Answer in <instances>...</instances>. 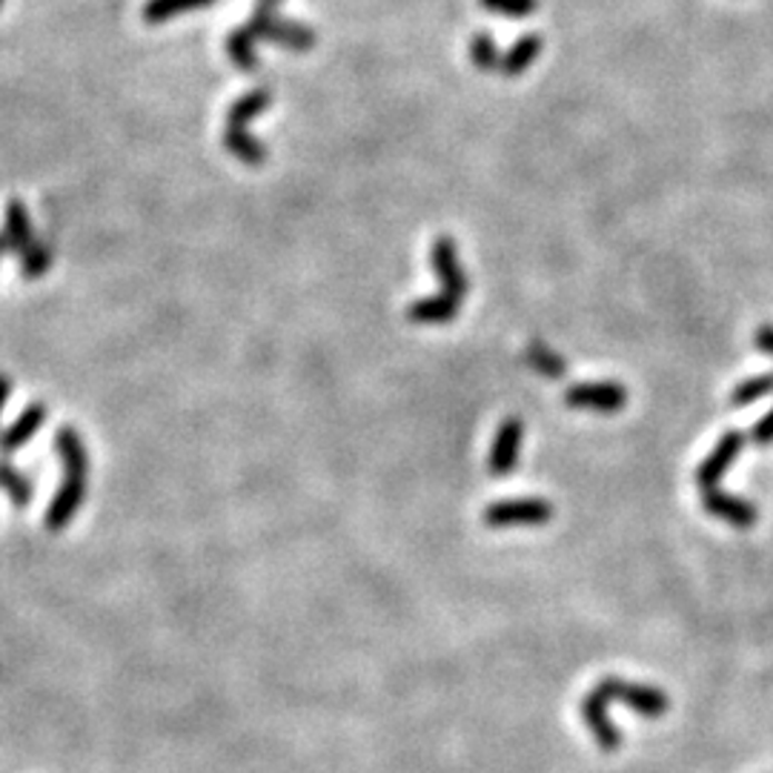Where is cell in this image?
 Listing matches in <instances>:
<instances>
[{"label":"cell","instance_id":"1","mask_svg":"<svg viewBox=\"0 0 773 773\" xmlns=\"http://www.w3.org/2000/svg\"><path fill=\"white\" fill-rule=\"evenodd\" d=\"M596 691H599L607 702H622V705L636 711L639 716H647V720H659V716H665L667 711H671L667 694H662L656 687L619 679V676H605V679L596 685Z\"/></svg>","mask_w":773,"mask_h":773},{"label":"cell","instance_id":"2","mask_svg":"<svg viewBox=\"0 0 773 773\" xmlns=\"http://www.w3.org/2000/svg\"><path fill=\"white\" fill-rule=\"evenodd\" d=\"M554 519V505L547 499H507L493 501L485 510V525L493 530H507V527H541Z\"/></svg>","mask_w":773,"mask_h":773},{"label":"cell","instance_id":"3","mask_svg":"<svg viewBox=\"0 0 773 773\" xmlns=\"http://www.w3.org/2000/svg\"><path fill=\"white\" fill-rule=\"evenodd\" d=\"M565 401L574 410L590 413H619L627 404V390L619 381H581L565 393Z\"/></svg>","mask_w":773,"mask_h":773},{"label":"cell","instance_id":"4","mask_svg":"<svg viewBox=\"0 0 773 773\" xmlns=\"http://www.w3.org/2000/svg\"><path fill=\"white\" fill-rule=\"evenodd\" d=\"M87 487H89V476L84 473H63V481H60L58 493H55L52 505L47 510V530L49 534H60L67 530L69 521L75 519V513L80 510L84 499H87Z\"/></svg>","mask_w":773,"mask_h":773},{"label":"cell","instance_id":"5","mask_svg":"<svg viewBox=\"0 0 773 773\" xmlns=\"http://www.w3.org/2000/svg\"><path fill=\"white\" fill-rule=\"evenodd\" d=\"M430 258H433L436 275H439V281H441V295H447L450 301L461 304V301H464V295H467V275H464V270H461L459 247H456V241L444 238V235H441V238H436Z\"/></svg>","mask_w":773,"mask_h":773},{"label":"cell","instance_id":"6","mask_svg":"<svg viewBox=\"0 0 773 773\" xmlns=\"http://www.w3.org/2000/svg\"><path fill=\"white\" fill-rule=\"evenodd\" d=\"M742 447H745V436H742L740 430H727V433L716 441L714 453L696 467V485H699L702 490H714L722 476L731 470V464L740 459Z\"/></svg>","mask_w":773,"mask_h":773},{"label":"cell","instance_id":"7","mask_svg":"<svg viewBox=\"0 0 773 773\" xmlns=\"http://www.w3.org/2000/svg\"><path fill=\"white\" fill-rule=\"evenodd\" d=\"M607 705H610V702H607L605 696H601L594 687L590 694H585L579 711H581V720H585V725L590 727V734H594V740L599 742L601 751H605V754H616V751L622 747V734H619V727L614 725V720H610V714H607Z\"/></svg>","mask_w":773,"mask_h":773},{"label":"cell","instance_id":"8","mask_svg":"<svg viewBox=\"0 0 773 773\" xmlns=\"http://www.w3.org/2000/svg\"><path fill=\"white\" fill-rule=\"evenodd\" d=\"M525 441V424L519 419H505L496 430L493 447H490V459L487 467L496 479H505L507 473H513V467L519 464V450Z\"/></svg>","mask_w":773,"mask_h":773},{"label":"cell","instance_id":"9","mask_svg":"<svg viewBox=\"0 0 773 773\" xmlns=\"http://www.w3.org/2000/svg\"><path fill=\"white\" fill-rule=\"evenodd\" d=\"M702 507H705L707 513H714L716 519L727 521V525L734 527H754L756 521V507L751 505V501L740 499V496L734 493H725V490H702Z\"/></svg>","mask_w":773,"mask_h":773},{"label":"cell","instance_id":"10","mask_svg":"<svg viewBox=\"0 0 773 773\" xmlns=\"http://www.w3.org/2000/svg\"><path fill=\"white\" fill-rule=\"evenodd\" d=\"M49 419V410L43 401H35V404H29L23 413L18 415V419L12 421V424L0 433V453H14V450H20V447L27 444L29 439H32L35 433H38L40 427L47 424Z\"/></svg>","mask_w":773,"mask_h":773},{"label":"cell","instance_id":"11","mask_svg":"<svg viewBox=\"0 0 773 773\" xmlns=\"http://www.w3.org/2000/svg\"><path fill=\"white\" fill-rule=\"evenodd\" d=\"M258 40H267V43H275V47L293 49V52H307V49L315 47V32L304 23H295V20H281L275 18L273 23L258 32Z\"/></svg>","mask_w":773,"mask_h":773},{"label":"cell","instance_id":"12","mask_svg":"<svg viewBox=\"0 0 773 773\" xmlns=\"http://www.w3.org/2000/svg\"><path fill=\"white\" fill-rule=\"evenodd\" d=\"M270 104H273V89L267 87H258L253 89V92L241 95L233 107H229L227 129H224V133H249V120L258 118Z\"/></svg>","mask_w":773,"mask_h":773},{"label":"cell","instance_id":"13","mask_svg":"<svg viewBox=\"0 0 773 773\" xmlns=\"http://www.w3.org/2000/svg\"><path fill=\"white\" fill-rule=\"evenodd\" d=\"M3 235H7V244H9V253L14 255H23L29 253V249L38 244L32 235V221H29L27 207H23V200L12 198L7 207V229H3Z\"/></svg>","mask_w":773,"mask_h":773},{"label":"cell","instance_id":"14","mask_svg":"<svg viewBox=\"0 0 773 773\" xmlns=\"http://www.w3.org/2000/svg\"><path fill=\"white\" fill-rule=\"evenodd\" d=\"M55 450H58V459L63 464V473L89 476V453L72 424H63L55 433Z\"/></svg>","mask_w":773,"mask_h":773},{"label":"cell","instance_id":"15","mask_svg":"<svg viewBox=\"0 0 773 773\" xmlns=\"http://www.w3.org/2000/svg\"><path fill=\"white\" fill-rule=\"evenodd\" d=\"M539 52H541L539 35H521L513 47L507 49V55H501L499 72L507 75V78H516V75H521V72H527V69H530V63L539 58Z\"/></svg>","mask_w":773,"mask_h":773},{"label":"cell","instance_id":"16","mask_svg":"<svg viewBox=\"0 0 773 773\" xmlns=\"http://www.w3.org/2000/svg\"><path fill=\"white\" fill-rule=\"evenodd\" d=\"M459 307L461 304L450 301L447 295H433V299L415 301L407 315H410V321H415V324H447V321L456 319Z\"/></svg>","mask_w":773,"mask_h":773},{"label":"cell","instance_id":"17","mask_svg":"<svg viewBox=\"0 0 773 773\" xmlns=\"http://www.w3.org/2000/svg\"><path fill=\"white\" fill-rule=\"evenodd\" d=\"M215 0H147L144 3V20L149 27H158V23H167L175 14L193 12V9H207L213 7Z\"/></svg>","mask_w":773,"mask_h":773},{"label":"cell","instance_id":"18","mask_svg":"<svg viewBox=\"0 0 773 773\" xmlns=\"http://www.w3.org/2000/svg\"><path fill=\"white\" fill-rule=\"evenodd\" d=\"M525 361L536 370V373L547 375V379H559V375H565L567 370L565 359H561L556 350L547 348V344H541V341H530V344H527Z\"/></svg>","mask_w":773,"mask_h":773},{"label":"cell","instance_id":"19","mask_svg":"<svg viewBox=\"0 0 773 773\" xmlns=\"http://www.w3.org/2000/svg\"><path fill=\"white\" fill-rule=\"evenodd\" d=\"M0 487L7 490L9 501H12L18 510L29 507V501H32V481L20 473L18 467L9 464V461H0Z\"/></svg>","mask_w":773,"mask_h":773},{"label":"cell","instance_id":"20","mask_svg":"<svg viewBox=\"0 0 773 773\" xmlns=\"http://www.w3.org/2000/svg\"><path fill=\"white\" fill-rule=\"evenodd\" d=\"M470 60L481 72H499L501 67V52L496 47V40L490 32H476L470 38Z\"/></svg>","mask_w":773,"mask_h":773},{"label":"cell","instance_id":"21","mask_svg":"<svg viewBox=\"0 0 773 773\" xmlns=\"http://www.w3.org/2000/svg\"><path fill=\"white\" fill-rule=\"evenodd\" d=\"M767 393H773V373H765V375H756V379L742 381L734 393H731V404L747 407V404H754V401H760L762 395H767Z\"/></svg>","mask_w":773,"mask_h":773},{"label":"cell","instance_id":"22","mask_svg":"<svg viewBox=\"0 0 773 773\" xmlns=\"http://www.w3.org/2000/svg\"><path fill=\"white\" fill-rule=\"evenodd\" d=\"M487 12H499L507 18H527L539 9V0H479Z\"/></svg>","mask_w":773,"mask_h":773},{"label":"cell","instance_id":"23","mask_svg":"<svg viewBox=\"0 0 773 773\" xmlns=\"http://www.w3.org/2000/svg\"><path fill=\"white\" fill-rule=\"evenodd\" d=\"M20 261H23V278L32 281V278H40V275L47 273L49 261H52V253H49V249L38 241V244H35V247L29 249V253L23 255Z\"/></svg>","mask_w":773,"mask_h":773},{"label":"cell","instance_id":"24","mask_svg":"<svg viewBox=\"0 0 773 773\" xmlns=\"http://www.w3.org/2000/svg\"><path fill=\"white\" fill-rule=\"evenodd\" d=\"M751 439H754L756 444H771V441H773V410L767 415H762L760 421H756Z\"/></svg>","mask_w":773,"mask_h":773},{"label":"cell","instance_id":"25","mask_svg":"<svg viewBox=\"0 0 773 773\" xmlns=\"http://www.w3.org/2000/svg\"><path fill=\"white\" fill-rule=\"evenodd\" d=\"M278 7H281V0H258V3H255V9H253V18H249V20H273V18H278Z\"/></svg>","mask_w":773,"mask_h":773},{"label":"cell","instance_id":"26","mask_svg":"<svg viewBox=\"0 0 773 773\" xmlns=\"http://www.w3.org/2000/svg\"><path fill=\"white\" fill-rule=\"evenodd\" d=\"M756 348H760L762 353L773 355V324H762V327L756 330Z\"/></svg>","mask_w":773,"mask_h":773},{"label":"cell","instance_id":"27","mask_svg":"<svg viewBox=\"0 0 773 773\" xmlns=\"http://www.w3.org/2000/svg\"><path fill=\"white\" fill-rule=\"evenodd\" d=\"M9 393H12V381H9V375L0 373V415H3V407H7Z\"/></svg>","mask_w":773,"mask_h":773},{"label":"cell","instance_id":"28","mask_svg":"<svg viewBox=\"0 0 773 773\" xmlns=\"http://www.w3.org/2000/svg\"><path fill=\"white\" fill-rule=\"evenodd\" d=\"M3 253H9V244H7V235L0 233V255Z\"/></svg>","mask_w":773,"mask_h":773},{"label":"cell","instance_id":"29","mask_svg":"<svg viewBox=\"0 0 773 773\" xmlns=\"http://www.w3.org/2000/svg\"><path fill=\"white\" fill-rule=\"evenodd\" d=\"M0 7H3V0H0Z\"/></svg>","mask_w":773,"mask_h":773}]
</instances>
